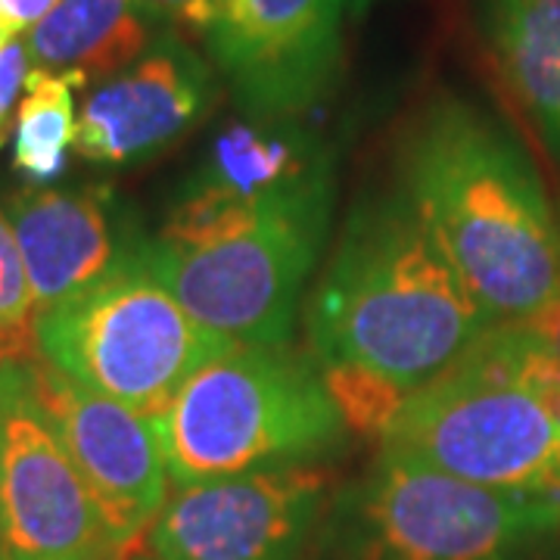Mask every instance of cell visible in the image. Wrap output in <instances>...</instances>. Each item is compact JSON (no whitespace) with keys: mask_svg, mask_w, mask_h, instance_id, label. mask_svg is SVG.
Listing matches in <instances>:
<instances>
[{"mask_svg":"<svg viewBox=\"0 0 560 560\" xmlns=\"http://www.w3.org/2000/svg\"><path fill=\"white\" fill-rule=\"evenodd\" d=\"M399 184L489 318H539L558 287V209L504 121L440 91L401 135Z\"/></svg>","mask_w":560,"mask_h":560,"instance_id":"1","label":"cell"},{"mask_svg":"<svg viewBox=\"0 0 560 560\" xmlns=\"http://www.w3.org/2000/svg\"><path fill=\"white\" fill-rule=\"evenodd\" d=\"M312 359L418 389L495 320L401 190L364 194L305 308Z\"/></svg>","mask_w":560,"mask_h":560,"instance_id":"2","label":"cell"},{"mask_svg":"<svg viewBox=\"0 0 560 560\" xmlns=\"http://www.w3.org/2000/svg\"><path fill=\"white\" fill-rule=\"evenodd\" d=\"M381 448L482 489L560 499V359L529 327L495 324L405 396Z\"/></svg>","mask_w":560,"mask_h":560,"instance_id":"3","label":"cell"},{"mask_svg":"<svg viewBox=\"0 0 560 560\" xmlns=\"http://www.w3.org/2000/svg\"><path fill=\"white\" fill-rule=\"evenodd\" d=\"M150 420L175 486L308 464L346 433L320 364L287 342L231 346Z\"/></svg>","mask_w":560,"mask_h":560,"instance_id":"4","label":"cell"},{"mask_svg":"<svg viewBox=\"0 0 560 560\" xmlns=\"http://www.w3.org/2000/svg\"><path fill=\"white\" fill-rule=\"evenodd\" d=\"M560 529V499L460 482L383 452L334 492L305 560H526Z\"/></svg>","mask_w":560,"mask_h":560,"instance_id":"5","label":"cell"},{"mask_svg":"<svg viewBox=\"0 0 560 560\" xmlns=\"http://www.w3.org/2000/svg\"><path fill=\"white\" fill-rule=\"evenodd\" d=\"M140 243L109 275L38 312L35 342L72 381L156 418L187 377L237 342L202 327L153 278Z\"/></svg>","mask_w":560,"mask_h":560,"instance_id":"6","label":"cell"},{"mask_svg":"<svg viewBox=\"0 0 560 560\" xmlns=\"http://www.w3.org/2000/svg\"><path fill=\"white\" fill-rule=\"evenodd\" d=\"M330 215L334 197L275 212L237 237L209 246L143 237L140 259L202 327L231 342L280 346L293 334Z\"/></svg>","mask_w":560,"mask_h":560,"instance_id":"7","label":"cell"},{"mask_svg":"<svg viewBox=\"0 0 560 560\" xmlns=\"http://www.w3.org/2000/svg\"><path fill=\"white\" fill-rule=\"evenodd\" d=\"M0 536L7 560H113L101 514L40 415L28 359L0 361Z\"/></svg>","mask_w":560,"mask_h":560,"instance_id":"8","label":"cell"},{"mask_svg":"<svg viewBox=\"0 0 560 560\" xmlns=\"http://www.w3.org/2000/svg\"><path fill=\"white\" fill-rule=\"evenodd\" d=\"M349 0H219L206 50L249 119H300L342 66Z\"/></svg>","mask_w":560,"mask_h":560,"instance_id":"9","label":"cell"},{"mask_svg":"<svg viewBox=\"0 0 560 560\" xmlns=\"http://www.w3.org/2000/svg\"><path fill=\"white\" fill-rule=\"evenodd\" d=\"M327 499L308 464L178 486L147 529L150 558L305 560Z\"/></svg>","mask_w":560,"mask_h":560,"instance_id":"10","label":"cell"},{"mask_svg":"<svg viewBox=\"0 0 560 560\" xmlns=\"http://www.w3.org/2000/svg\"><path fill=\"white\" fill-rule=\"evenodd\" d=\"M28 381L40 415L94 499L106 539L121 555L147 536L168 499L172 480L153 420L38 355L28 359Z\"/></svg>","mask_w":560,"mask_h":560,"instance_id":"11","label":"cell"},{"mask_svg":"<svg viewBox=\"0 0 560 560\" xmlns=\"http://www.w3.org/2000/svg\"><path fill=\"white\" fill-rule=\"evenodd\" d=\"M215 72L180 38L178 28L160 40L81 106L75 150L84 160L128 165L156 156L180 140L215 103Z\"/></svg>","mask_w":560,"mask_h":560,"instance_id":"12","label":"cell"},{"mask_svg":"<svg viewBox=\"0 0 560 560\" xmlns=\"http://www.w3.org/2000/svg\"><path fill=\"white\" fill-rule=\"evenodd\" d=\"M7 221L22 253L35 312L109 275L143 241L113 228L109 200L101 190H25L10 200Z\"/></svg>","mask_w":560,"mask_h":560,"instance_id":"13","label":"cell"},{"mask_svg":"<svg viewBox=\"0 0 560 560\" xmlns=\"http://www.w3.org/2000/svg\"><path fill=\"white\" fill-rule=\"evenodd\" d=\"M190 184L259 209L334 190V162L296 119H241L212 138Z\"/></svg>","mask_w":560,"mask_h":560,"instance_id":"14","label":"cell"},{"mask_svg":"<svg viewBox=\"0 0 560 560\" xmlns=\"http://www.w3.org/2000/svg\"><path fill=\"white\" fill-rule=\"evenodd\" d=\"M482 54L560 160V0H470Z\"/></svg>","mask_w":560,"mask_h":560,"instance_id":"15","label":"cell"},{"mask_svg":"<svg viewBox=\"0 0 560 560\" xmlns=\"http://www.w3.org/2000/svg\"><path fill=\"white\" fill-rule=\"evenodd\" d=\"M172 25L140 0H60L28 28L35 69L109 81L138 62Z\"/></svg>","mask_w":560,"mask_h":560,"instance_id":"16","label":"cell"},{"mask_svg":"<svg viewBox=\"0 0 560 560\" xmlns=\"http://www.w3.org/2000/svg\"><path fill=\"white\" fill-rule=\"evenodd\" d=\"M84 79L72 72L32 69L25 79V97L16 113V150L13 162L32 180L57 178L66 153L75 143V91Z\"/></svg>","mask_w":560,"mask_h":560,"instance_id":"17","label":"cell"},{"mask_svg":"<svg viewBox=\"0 0 560 560\" xmlns=\"http://www.w3.org/2000/svg\"><path fill=\"white\" fill-rule=\"evenodd\" d=\"M320 374H324L327 393L337 405L346 430L383 440V433L396 418L408 389H401L393 381L377 377L364 368H352V364H330V368H320Z\"/></svg>","mask_w":560,"mask_h":560,"instance_id":"18","label":"cell"},{"mask_svg":"<svg viewBox=\"0 0 560 560\" xmlns=\"http://www.w3.org/2000/svg\"><path fill=\"white\" fill-rule=\"evenodd\" d=\"M35 318L38 312H35L20 246L10 231V221L0 215V361L38 355Z\"/></svg>","mask_w":560,"mask_h":560,"instance_id":"19","label":"cell"},{"mask_svg":"<svg viewBox=\"0 0 560 560\" xmlns=\"http://www.w3.org/2000/svg\"><path fill=\"white\" fill-rule=\"evenodd\" d=\"M32 72V54L22 38H10L0 47V128L7 121V113L16 101L20 88Z\"/></svg>","mask_w":560,"mask_h":560,"instance_id":"20","label":"cell"},{"mask_svg":"<svg viewBox=\"0 0 560 560\" xmlns=\"http://www.w3.org/2000/svg\"><path fill=\"white\" fill-rule=\"evenodd\" d=\"M140 3L150 13H156L162 22H168L172 28H187V32L206 35L219 0H140Z\"/></svg>","mask_w":560,"mask_h":560,"instance_id":"21","label":"cell"},{"mask_svg":"<svg viewBox=\"0 0 560 560\" xmlns=\"http://www.w3.org/2000/svg\"><path fill=\"white\" fill-rule=\"evenodd\" d=\"M60 0H0V25L10 35H20L25 28L38 25Z\"/></svg>","mask_w":560,"mask_h":560,"instance_id":"22","label":"cell"},{"mask_svg":"<svg viewBox=\"0 0 560 560\" xmlns=\"http://www.w3.org/2000/svg\"><path fill=\"white\" fill-rule=\"evenodd\" d=\"M558 228H560V209H558ZM533 334H539L541 340L548 342V349L560 359V268H558V287H555V296L548 302V308L541 312L539 318L529 324Z\"/></svg>","mask_w":560,"mask_h":560,"instance_id":"23","label":"cell"},{"mask_svg":"<svg viewBox=\"0 0 560 560\" xmlns=\"http://www.w3.org/2000/svg\"><path fill=\"white\" fill-rule=\"evenodd\" d=\"M377 3H381V0H349V16L359 20V16H364V13H368L371 7H377Z\"/></svg>","mask_w":560,"mask_h":560,"instance_id":"24","label":"cell"},{"mask_svg":"<svg viewBox=\"0 0 560 560\" xmlns=\"http://www.w3.org/2000/svg\"><path fill=\"white\" fill-rule=\"evenodd\" d=\"M10 38H16V35H10V32H7V28L0 25V47H3V44H7Z\"/></svg>","mask_w":560,"mask_h":560,"instance_id":"25","label":"cell"},{"mask_svg":"<svg viewBox=\"0 0 560 560\" xmlns=\"http://www.w3.org/2000/svg\"><path fill=\"white\" fill-rule=\"evenodd\" d=\"M0 560H7V555H3V536H0Z\"/></svg>","mask_w":560,"mask_h":560,"instance_id":"26","label":"cell"},{"mask_svg":"<svg viewBox=\"0 0 560 560\" xmlns=\"http://www.w3.org/2000/svg\"><path fill=\"white\" fill-rule=\"evenodd\" d=\"M131 560H153V558H147V555H138V558H131Z\"/></svg>","mask_w":560,"mask_h":560,"instance_id":"27","label":"cell"},{"mask_svg":"<svg viewBox=\"0 0 560 560\" xmlns=\"http://www.w3.org/2000/svg\"><path fill=\"white\" fill-rule=\"evenodd\" d=\"M113 560H119V558H113Z\"/></svg>","mask_w":560,"mask_h":560,"instance_id":"28","label":"cell"}]
</instances>
